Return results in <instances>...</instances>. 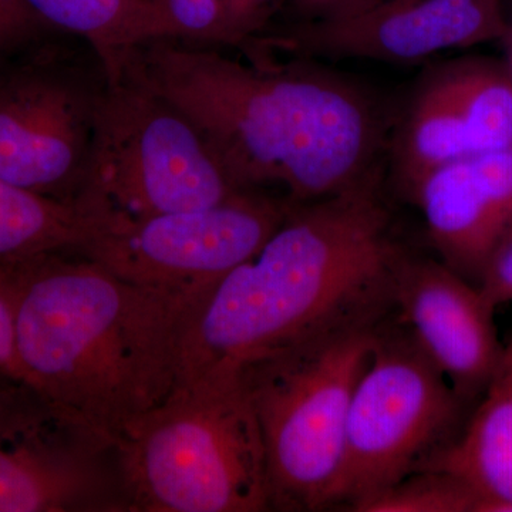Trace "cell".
I'll use <instances>...</instances> for the list:
<instances>
[{"instance_id":"obj_1","label":"cell","mask_w":512,"mask_h":512,"mask_svg":"<svg viewBox=\"0 0 512 512\" xmlns=\"http://www.w3.org/2000/svg\"><path fill=\"white\" fill-rule=\"evenodd\" d=\"M245 56L158 39L120 66L197 124L239 187L305 204L386 168L392 120L362 83L318 60Z\"/></svg>"},{"instance_id":"obj_2","label":"cell","mask_w":512,"mask_h":512,"mask_svg":"<svg viewBox=\"0 0 512 512\" xmlns=\"http://www.w3.org/2000/svg\"><path fill=\"white\" fill-rule=\"evenodd\" d=\"M384 185L386 168L348 191L293 204L264 247L192 305L180 384L234 376L276 350L393 318L409 248L396 235Z\"/></svg>"},{"instance_id":"obj_3","label":"cell","mask_w":512,"mask_h":512,"mask_svg":"<svg viewBox=\"0 0 512 512\" xmlns=\"http://www.w3.org/2000/svg\"><path fill=\"white\" fill-rule=\"evenodd\" d=\"M0 295L22 382L114 441L177 389L201 296L133 284L79 252L2 272Z\"/></svg>"},{"instance_id":"obj_4","label":"cell","mask_w":512,"mask_h":512,"mask_svg":"<svg viewBox=\"0 0 512 512\" xmlns=\"http://www.w3.org/2000/svg\"><path fill=\"white\" fill-rule=\"evenodd\" d=\"M116 446L127 512L271 511L264 439L238 375L180 384Z\"/></svg>"},{"instance_id":"obj_5","label":"cell","mask_w":512,"mask_h":512,"mask_svg":"<svg viewBox=\"0 0 512 512\" xmlns=\"http://www.w3.org/2000/svg\"><path fill=\"white\" fill-rule=\"evenodd\" d=\"M376 330L276 350L239 367L264 439L271 511L335 504L350 403Z\"/></svg>"},{"instance_id":"obj_6","label":"cell","mask_w":512,"mask_h":512,"mask_svg":"<svg viewBox=\"0 0 512 512\" xmlns=\"http://www.w3.org/2000/svg\"><path fill=\"white\" fill-rule=\"evenodd\" d=\"M109 70L76 205L92 227L221 204L238 192L197 124L126 67Z\"/></svg>"},{"instance_id":"obj_7","label":"cell","mask_w":512,"mask_h":512,"mask_svg":"<svg viewBox=\"0 0 512 512\" xmlns=\"http://www.w3.org/2000/svg\"><path fill=\"white\" fill-rule=\"evenodd\" d=\"M468 406L399 313L376 330L350 403L336 505L367 501L427 470L460 436Z\"/></svg>"},{"instance_id":"obj_8","label":"cell","mask_w":512,"mask_h":512,"mask_svg":"<svg viewBox=\"0 0 512 512\" xmlns=\"http://www.w3.org/2000/svg\"><path fill=\"white\" fill-rule=\"evenodd\" d=\"M103 57L64 33L0 67V178L76 204L86 181L101 100Z\"/></svg>"},{"instance_id":"obj_9","label":"cell","mask_w":512,"mask_h":512,"mask_svg":"<svg viewBox=\"0 0 512 512\" xmlns=\"http://www.w3.org/2000/svg\"><path fill=\"white\" fill-rule=\"evenodd\" d=\"M292 207L244 190L200 210L101 222L80 254L133 284L202 295L264 247Z\"/></svg>"},{"instance_id":"obj_10","label":"cell","mask_w":512,"mask_h":512,"mask_svg":"<svg viewBox=\"0 0 512 512\" xmlns=\"http://www.w3.org/2000/svg\"><path fill=\"white\" fill-rule=\"evenodd\" d=\"M0 512H127L116 441L16 383L0 400Z\"/></svg>"},{"instance_id":"obj_11","label":"cell","mask_w":512,"mask_h":512,"mask_svg":"<svg viewBox=\"0 0 512 512\" xmlns=\"http://www.w3.org/2000/svg\"><path fill=\"white\" fill-rule=\"evenodd\" d=\"M510 32L503 0H379L338 18L269 26L242 52L414 64L505 39Z\"/></svg>"},{"instance_id":"obj_12","label":"cell","mask_w":512,"mask_h":512,"mask_svg":"<svg viewBox=\"0 0 512 512\" xmlns=\"http://www.w3.org/2000/svg\"><path fill=\"white\" fill-rule=\"evenodd\" d=\"M397 313L454 392L474 407L488 392L503 359L495 309L478 286L440 259L407 251L396 275Z\"/></svg>"},{"instance_id":"obj_13","label":"cell","mask_w":512,"mask_h":512,"mask_svg":"<svg viewBox=\"0 0 512 512\" xmlns=\"http://www.w3.org/2000/svg\"><path fill=\"white\" fill-rule=\"evenodd\" d=\"M404 198L423 214L440 261L478 286L512 239V147L437 168Z\"/></svg>"},{"instance_id":"obj_14","label":"cell","mask_w":512,"mask_h":512,"mask_svg":"<svg viewBox=\"0 0 512 512\" xmlns=\"http://www.w3.org/2000/svg\"><path fill=\"white\" fill-rule=\"evenodd\" d=\"M473 156L463 117L436 67L421 79L406 106L392 120L386 173L406 197L437 168Z\"/></svg>"},{"instance_id":"obj_15","label":"cell","mask_w":512,"mask_h":512,"mask_svg":"<svg viewBox=\"0 0 512 512\" xmlns=\"http://www.w3.org/2000/svg\"><path fill=\"white\" fill-rule=\"evenodd\" d=\"M427 470L466 484L477 497L476 512H512V379L493 383L460 436Z\"/></svg>"},{"instance_id":"obj_16","label":"cell","mask_w":512,"mask_h":512,"mask_svg":"<svg viewBox=\"0 0 512 512\" xmlns=\"http://www.w3.org/2000/svg\"><path fill=\"white\" fill-rule=\"evenodd\" d=\"M55 32L79 37L116 66L131 50L171 39L170 28L153 0H25Z\"/></svg>"},{"instance_id":"obj_17","label":"cell","mask_w":512,"mask_h":512,"mask_svg":"<svg viewBox=\"0 0 512 512\" xmlns=\"http://www.w3.org/2000/svg\"><path fill=\"white\" fill-rule=\"evenodd\" d=\"M92 221L76 204L0 178V274L33 259L82 251Z\"/></svg>"},{"instance_id":"obj_18","label":"cell","mask_w":512,"mask_h":512,"mask_svg":"<svg viewBox=\"0 0 512 512\" xmlns=\"http://www.w3.org/2000/svg\"><path fill=\"white\" fill-rule=\"evenodd\" d=\"M463 117L473 156L512 147V72L490 57L436 67Z\"/></svg>"},{"instance_id":"obj_19","label":"cell","mask_w":512,"mask_h":512,"mask_svg":"<svg viewBox=\"0 0 512 512\" xmlns=\"http://www.w3.org/2000/svg\"><path fill=\"white\" fill-rule=\"evenodd\" d=\"M477 497L446 471L426 470L404 478L357 512H476Z\"/></svg>"},{"instance_id":"obj_20","label":"cell","mask_w":512,"mask_h":512,"mask_svg":"<svg viewBox=\"0 0 512 512\" xmlns=\"http://www.w3.org/2000/svg\"><path fill=\"white\" fill-rule=\"evenodd\" d=\"M171 39L201 47H234L231 0H153Z\"/></svg>"},{"instance_id":"obj_21","label":"cell","mask_w":512,"mask_h":512,"mask_svg":"<svg viewBox=\"0 0 512 512\" xmlns=\"http://www.w3.org/2000/svg\"><path fill=\"white\" fill-rule=\"evenodd\" d=\"M289 0H231L234 47L241 50L249 40L271 26L275 13Z\"/></svg>"},{"instance_id":"obj_22","label":"cell","mask_w":512,"mask_h":512,"mask_svg":"<svg viewBox=\"0 0 512 512\" xmlns=\"http://www.w3.org/2000/svg\"><path fill=\"white\" fill-rule=\"evenodd\" d=\"M0 26L9 33L23 49L36 45L52 35L55 30L47 28L25 0H0Z\"/></svg>"},{"instance_id":"obj_23","label":"cell","mask_w":512,"mask_h":512,"mask_svg":"<svg viewBox=\"0 0 512 512\" xmlns=\"http://www.w3.org/2000/svg\"><path fill=\"white\" fill-rule=\"evenodd\" d=\"M478 288L494 309L512 302V239L491 259Z\"/></svg>"},{"instance_id":"obj_24","label":"cell","mask_w":512,"mask_h":512,"mask_svg":"<svg viewBox=\"0 0 512 512\" xmlns=\"http://www.w3.org/2000/svg\"><path fill=\"white\" fill-rule=\"evenodd\" d=\"M379 0H289L293 22L338 18L349 15Z\"/></svg>"},{"instance_id":"obj_25","label":"cell","mask_w":512,"mask_h":512,"mask_svg":"<svg viewBox=\"0 0 512 512\" xmlns=\"http://www.w3.org/2000/svg\"><path fill=\"white\" fill-rule=\"evenodd\" d=\"M0 372L22 382L18 359H16L12 313L2 295H0Z\"/></svg>"},{"instance_id":"obj_26","label":"cell","mask_w":512,"mask_h":512,"mask_svg":"<svg viewBox=\"0 0 512 512\" xmlns=\"http://www.w3.org/2000/svg\"><path fill=\"white\" fill-rule=\"evenodd\" d=\"M23 50L26 49H23V47L0 26V56L8 57L9 59V57L16 56L18 53L23 52Z\"/></svg>"},{"instance_id":"obj_27","label":"cell","mask_w":512,"mask_h":512,"mask_svg":"<svg viewBox=\"0 0 512 512\" xmlns=\"http://www.w3.org/2000/svg\"><path fill=\"white\" fill-rule=\"evenodd\" d=\"M512 379V336L510 342L504 346L503 359H501L500 372H498L497 380Z\"/></svg>"},{"instance_id":"obj_28","label":"cell","mask_w":512,"mask_h":512,"mask_svg":"<svg viewBox=\"0 0 512 512\" xmlns=\"http://www.w3.org/2000/svg\"><path fill=\"white\" fill-rule=\"evenodd\" d=\"M16 383H19V380L12 379V377L0 372V400L5 397V394L8 393Z\"/></svg>"},{"instance_id":"obj_29","label":"cell","mask_w":512,"mask_h":512,"mask_svg":"<svg viewBox=\"0 0 512 512\" xmlns=\"http://www.w3.org/2000/svg\"><path fill=\"white\" fill-rule=\"evenodd\" d=\"M9 59H10V57H9ZM9 59H8V57H2V56H0V67H2V66H3V64H5L6 62H8V60H9Z\"/></svg>"}]
</instances>
